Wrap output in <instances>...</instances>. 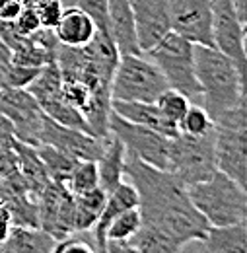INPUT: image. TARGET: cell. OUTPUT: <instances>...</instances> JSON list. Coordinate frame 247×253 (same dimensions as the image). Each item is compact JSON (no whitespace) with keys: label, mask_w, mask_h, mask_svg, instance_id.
Wrapping results in <instances>:
<instances>
[{"label":"cell","mask_w":247,"mask_h":253,"mask_svg":"<svg viewBox=\"0 0 247 253\" xmlns=\"http://www.w3.org/2000/svg\"><path fill=\"white\" fill-rule=\"evenodd\" d=\"M66 189L72 195H82L88 191L99 187V173H97V162L93 160H78V164L72 168L68 179H66Z\"/></svg>","instance_id":"d4e9b609"},{"label":"cell","mask_w":247,"mask_h":253,"mask_svg":"<svg viewBox=\"0 0 247 253\" xmlns=\"http://www.w3.org/2000/svg\"><path fill=\"white\" fill-rule=\"evenodd\" d=\"M193 49L195 45L191 41L175 32H169L154 49L144 55L158 64L171 90L185 94L193 103H201V86L195 76Z\"/></svg>","instance_id":"5b68a950"},{"label":"cell","mask_w":247,"mask_h":253,"mask_svg":"<svg viewBox=\"0 0 247 253\" xmlns=\"http://www.w3.org/2000/svg\"><path fill=\"white\" fill-rule=\"evenodd\" d=\"M12 216H10V211H8V205L4 201H0V244L8 238L10 230H12Z\"/></svg>","instance_id":"e575fe53"},{"label":"cell","mask_w":247,"mask_h":253,"mask_svg":"<svg viewBox=\"0 0 247 253\" xmlns=\"http://www.w3.org/2000/svg\"><path fill=\"white\" fill-rule=\"evenodd\" d=\"M0 113L12 123L18 142L39 146V130L43 123V109L26 88H2L0 90Z\"/></svg>","instance_id":"9c48e42d"},{"label":"cell","mask_w":247,"mask_h":253,"mask_svg":"<svg viewBox=\"0 0 247 253\" xmlns=\"http://www.w3.org/2000/svg\"><path fill=\"white\" fill-rule=\"evenodd\" d=\"M218 171L247 189V113L246 103L212 119Z\"/></svg>","instance_id":"277c9868"},{"label":"cell","mask_w":247,"mask_h":253,"mask_svg":"<svg viewBox=\"0 0 247 253\" xmlns=\"http://www.w3.org/2000/svg\"><path fill=\"white\" fill-rule=\"evenodd\" d=\"M12 66V51L10 47L0 39V90L4 88V82H6V74Z\"/></svg>","instance_id":"836d02e7"},{"label":"cell","mask_w":247,"mask_h":253,"mask_svg":"<svg viewBox=\"0 0 247 253\" xmlns=\"http://www.w3.org/2000/svg\"><path fill=\"white\" fill-rule=\"evenodd\" d=\"M107 193L101 187L74 195V232H88L95 224L103 205H105Z\"/></svg>","instance_id":"44dd1931"},{"label":"cell","mask_w":247,"mask_h":253,"mask_svg":"<svg viewBox=\"0 0 247 253\" xmlns=\"http://www.w3.org/2000/svg\"><path fill=\"white\" fill-rule=\"evenodd\" d=\"M167 82L158 64L140 55H119V63L111 80V99L117 101H150L167 90Z\"/></svg>","instance_id":"8992f818"},{"label":"cell","mask_w":247,"mask_h":253,"mask_svg":"<svg viewBox=\"0 0 247 253\" xmlns=\"http://www.w3.org/2000/svg\"><path fill=\"white\" fill-rule=\"evenodd\" d=\"M107 33L119 55H140L134 18L128 0H107Z\"/></svg>","instance_id":"9a60e30c"},{"label":"cell","mask_w":247,"mask_h":253,"mask_svg":"<svg viewBox=\"0 0 247 253\" xmlns=\"http://www.w3.org/2000/svg\"><path fill=\"white\" fill-rule=\"evenodd\" d=\"M109 132L115 134L123 142L126 154H132L140 162L165 169L167 156H169V136L158 132L154 128L142 125H134L130 121H124L115 111L109 113Z\"/></svg>","instance_id":"ba28073f"},{"label":"cell","mask_w":247,"mask_h":253,"mask_svg":"<svg viewBox=\"0 0 247 253\" xmlns=\"http://www.w3.org/2000/svg\"><path fill=\"white\" fill-rule=\"evenodd\" d=\"M53 32L57 41L64 47H84L92 41V37L97 32V26L84 10H80L78 6H72L62 10Z\"/></svg>","instance_id":"e0dca14e"},{"label":"cell","mask_w":247,"mask_h":253,"mask_svg":"<svg viewBox=\"0 0 247 253\" xmlns=\"http://www.w3.org/2000/svg\"><path fill=\"white\" fill-rule=\"evenodd\" d=\"M35 152H37L39 160L43 162L49 179L55 181V183H66V179H68L72 168L78 164V160L72 158L70 154L62 152L59 148H53V146H49V144L35 146Z\"/></svg>","instance_id":"603a6c76"},{"label":"cell","mask_w":247,"mask_h":253,"mask_svg":"<svg viewBox=\"0 0 247 253\" xmlns=\"http://www.w3.org/2000/svg\"><path fill=\"white\" fill-rule=\"evenodd\" d=\"M193 207L210 226H232L247 218V189L230 175L214 171L208 179L187 185Z\"/></svg>","instance_id":"3957f363"},{"label":"cell","mask_w":247,"mask_h":253,"mask_svg":"<svg viewBox=\"0 0 247 253\" xmlns=\"http://www.w3.org/2000/svg\"><path fill=\"white\" fill-rule=\"evenodd\" d=\"M140 224H142V218H140L138 207L126 209V211H123L121 214H117V216L111 220L109 228H107V234H105V236H107V242H111V240L128 242V240L138 232Z\"/></svg>","instance_id":"484cf974"},{"label":"cell","mask_w":247,"mask_h":253,"mask_svg":"<svg viewBox=\"0 0 247 253\" xmlns=\"http://www.w3.org/2000/svg\"><path fill=\"white\" fill-rule=\"evenodd\" d=\"M165 169L185 185L208 179L218 169L214 154V130L201 136L183 132L171 136Z\"/></svg>","instance_id":"52a82bcc"},{"label":"cell","mask_w":247,"mask_h":253,"mask_svg":"<svg viewBox=\"0 0 247 253\" xmlns=\"http://www.w3.org/2000/svg\"><path fill=\"white\" fill-rule=\"evenodd\" d=\"M111 111H115L119 117H123L124 121L154 128L158 132L169 136V138L179 132L177 125L171 123L158 109V105L150 103V101H117V99H111Z\"/></svg>","instance_id":"2e32d148"},{"label":"cell","mask_w":247,"mask_h":253,"mask_svg":"<svg viewBox=\"0 0 247 253\" xmlns=\"http://www.w3.org/2000/svg\"><path fill=\"white\" fill-rule=\"evenodd\" d=\"M195 76L201 86V105L210 119L246 103V74L216 47L195 45Z\"/></svg>","instance_id":"7a4b0ae2"},{"label":"cell","mask_w":247,"mask_h":253,"mask_svg":"<svg viewBox=\"0 0 247 253\" xmlns=\"http://www.w3.org/2000/svg\"><path fill=\"white\" fill-rule=\"evenodd\" d=\"M171 32L193 45L214 47L212 43V0H167Z\"/></svg>","instance_id":"8fae6325"},{"label":"cell","mask_w":247,"mask_h":253,"mask_svg":"<svg viewBox=\"0 0 247 253\" xmlns=\"http://www.w3.org/2000/svg\"><path fill=\"white\" fill-rule=\"evenodd\" d=\"M12 26L16 28V32L22 33V35H31V33H35L41 28L33 0H26V6H24V10H22V14L16 18V22H14Z\"/></svg>","instance_id":"d6a6232c"},{"label":"cell","mask_w":247,"mask_h":253,"mask_svg":"<svg viewBox=\"0 0 247 253\" xmlns=\"http://www.w3.org/2000/svg\"><path fill=\"white\" fill-rule=\"evenodd\" d=\"M41 109H43V113H45L49 119H53V121L59 123V125L70 126V128H78V130H84V132H90V126H88L86 117H84L74 105H70L62 95L57 97V99H53V101L43 103ZM90 134H92V132H90Z\"/></svg>","instance_id":"cb8c5ba5"},{"label":"cell","mask_w":247,"mask_h":253,"mask_svg":"<svg viewBox=\"0 0 247 253\" xmlns=\"http://www.w3.org/2000/svg\"><path fill=\"white\" fill-rule=\"evenodd\" d=\"M232 6L236 10V16L242 24L247 22V0H232Z\"/></svg>","instance_id":"8d00e7d4"},{"label":"cell","mask_w":247,"mask_h":253,"mask_svg":"<svg viewBox=\"0 0 247 253\" xmlns=\"http://www.w3.org/2000/svg\"><path fill=\"white\" fill-rule=\"evenodd\" d=\"M76 6L92 18L99 32L107 33V0H76Z\"/></svg>","instance_id":"1f68e13d"},{"label":"cell","mask_w":247,"mask_h":253,"mask_svg":"<svg viewBox=\"0 0 247 253\" xmlns=\"http://www.w3.org/2000/svg\"><path fill=\"white\" fill-rule=\"evenodd\" d=\"M33 4H35V12H37L41 28L53 30L64 10L61 0H33Z\"/></svg>","instance_id":"f546056e"},{"label":"cell","mask_w":247,"mask_h":253,"mask_svg":"<svg viewBox=\"0 0 247 253\" xmlns=\"http://www.w3.org/2000/svg\"><path fill=\"white\" fill-rule=\"evenodd\" d=\"M105 138H97L90 132H84V130H78V128L62 126L59 123H55L53 119H49L47 115L43 117L41 130H39V146L49 144L53 148H59L62 152L70 154L76 160L97 162V158L103 152Z\"/></svg>","instance_id":"7c38bea8"},{"label":"cell","mask_w":247,"mask_h":253,"mask_svg":"<svg viewBox=\"0 0 247 253\" xmlns=\"http://www.w3.org/2000/svg\"><path fill=\"white\" fill-rule=\"evenodd\" d=\"M138 207V193L136 189L128 183V181H121L113 191L107 193V199H105V205L97 216L95 224L92 226V230H88L92 234L93 246H95V252L97 253H105V248H107V228L111 220L121 214L126 209H134Z\"/></svg>","instance_id":"5bb4252c"},{"label":"cell","mask_w":247,"mask_h":253,"mask_svg":"<svg viewBox=\"0 0 247 253\" xmlns=\"http://www.w3.org/2000/svg\"><path fill=\"white\" fill-rule=\"evenodd\" d=\"M105 253H144V252H140V250H138L134 244H130V242L111 240V242H107Z\"/></svg>","instance_id":"d590c367"},{"label":"cell","mask_w":247,"mask_h":253,"mask_svg":"<svg viewBox=\"0 0 247 253\" xmlns=\"http://www.w3.org/2000/svg\"><path fill=\"white\" fill-rule=\"evenodd\" d=\"M124 175L138 193L140 226L167 236L181 248L189 242H201L206 236L210 224L193 207L187 185L173 173L126 154Z\"/></svg>","instance_id":"6da1fadb"},{"label":"cell","mask_w":247,"mask_h":253,"mask_svg":"<svg viewBox=\"0 0 247 253\" xmlns=\"http://www.w3.org/2000/svg\"><path fill=\"white\" fill-rule=\"evenodd\" d=\"M39 70L41 68H37V66H22V64L12 63L8 74H6L4 88H28L35 80V76L39 74Z\"/></svg>","instance_id":"4dcf8cb0"},{"label":"cell","mask_w":247,"mask_h":253,"mask_svg":"<svg viewBox=\"0 0 247 253\" xmlns=\"http://www.w3.org/2000/svg\"><path fill=\"white\" fill-rule=\"evenodd\" d=\"M53 253H97L90 232H72L70 236L57 240Z\"/></svg>","instance_id":"f1b7e54d"},{"label":"cell","mask_w":247,"mask_h":253,"mask_svg":"<svg viewBox=\"0 0 247 253\" xmlns=\"http://www.w3.org/2000/svg\"><path fill=\"white\" fill-rule=\"evenodd\" d=\"M212 43L246 74V24L236 16L232 0H212Z\"/></svg>","instance_id":"30bf717a"},{"label":"cell","mask_w":247,"mask_h":253,"mask_svg":"<svg viewBox=\"0 0 247 253\" xmlns=\"http://www.w3.org/2000/svg\"><path fill=\"white\" fill-rule=\"evenodd\" d=\"M156 105H158V109L171 121V123H179L181 121V117L185 115V111L189 109V105L193 103L185 94H181V92H177V90H171V88H167V90H164L162 94L158 95V99L154 101Z\"/></svg>","instance_id":"83f0119b"},{"label":"cell","mask_w":247,"mask_h":253,"mask_svg":"<svg viewBox=\"0 0 247 253\" xmlns=\"http://www.w3.org/2000/svg\"><path fill=\"white\" fill-rule=\"evenodd\" d=\"M177 130L183 134L201 136V134H206L212 130V119L201 103H191L185 115L181 117V121L177 123Z\"/></svg>","instance_id":"4316f807"},{"label":"cell","mask_w":247,"mask_h":253,"mask_svg":"<svg viewBox=\"0 0 247 253\" xmlns=\"http://www.w3.org/2000/svg\"><path fill=\"white\" fill-rule=\"evenodd\" d=\"M199 244L203 253H247V224L210 226Z\"/></svg>","instance_id":"ffe728a7"},{"label":"cell","mask_w":247,"mask_h":253,"mask_svg":"<svg viewBox=\"0 0 247 253\" xmlns=\"http://www.w3.org/2000/svg\"><path fill=\"white\" fill-rule=\"evenodd\" d=\"M57 240L43 228L12 226L8 238L0 244V253H53Z\"/></svg>","instance_id":"ac0fdd59"},{"label":"cell","mask_w":247,"mask_h":253,"mask_svg":"<svg viewBox=\"0 0 247 253\" xmlns=\"http://www.w3.org/2000/svg\"><path fill=\"white\" fill-rule=\"evenodd\" d=\"M136 41L142 53H148L164 39V35L171 32L169 18V2L167 0H128Z\"/></svg>","instance_id":"4fadbf2b"},{"label":"cell","mask_w":247,"mask_h":253,"mask_svg":"<svg viewBox=\"0 0 247 253\" xmlns=\"http://www.w3.org/2000/svg\"><path fill=\"white\" fill-rule=\"evenodd\" d=\"M124 158H126V150H124L123 142L115 136V134H107L105 138V146L101 156L97 158V173H99V187L109 193L113 191L124 177Z\"/></svg>","instance_id":"d6986e66"},{"label":"cell","mask_w":247,"mask_h":253,"mask_svg":"<svg viewBox=\"0 0 247 253\" xmlns=\"http://www.w3.org/2000/svg\"><path fill=\"white\" fill-rule=\"evenodd\" d=\"M26 90L37 99L39 105H43V103H47V101H53V99L61 97L62 95V76H61V70H59L57 63L53 61V63L41 66L39 74L35 76V80L31 82Z\"/></svg>","instance_id":"7402d4cb"}]
</instances>
